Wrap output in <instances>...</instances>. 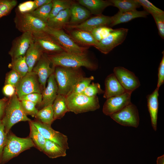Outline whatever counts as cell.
Listing matches in <instances>:
<instances>
[{
  "instance_id": "52a82bcc",
  "label": "cell",
  "mask_w": 164,
  "mask_h": 164,
  "mask_svg": "<svg viewBox=\"0 0 164 164\" xmlns=\"http://www.w3.org/2000/svg\"><path fill=\"white\" fill-rule=\"evenodd\" d=\"M45 32L53 37L66 52L81 54L87 52L88 49V47L79 46L63 29H54L47 26Z\"/></svg>"
},
{
  "instance_id": "484cf974",
  "label": "cell",
  "mask_w": 164,
  "mask_h": 164,
  "mask_svg": "<svg viewBox=\"0 0 164 164\" xmlns=\"http://www.w3.org/2000/svg\"><path fill=\"white\" fill-rule=\"evenodd\" d=\"M70 15V9L62 11L56 16L48 20L46 23L47 26L54 29H63L68 25Z\"/></svg>"
},
{
  "instance_id": "44dd1931",
  "label": "cell",
  "mask_w": 164,
  "mask_h": 164,
  "mask_svg": "<svg viewBox=\"0 0 164 164\" xmlns=\"http://www.w3.org/2000/svg\"><path fill=\"white\" fill-rule=\"evenodd\" d=\"M159 89L156 88L152 93L146 97L148 110L150 114L151 124L155 131L157 129V121L159 108Z\"/></svg>"
},
{
  "instance_id": "e575fe53",
  "label": "cell",
  "mask_w": 164,
  "mask_h": 164,
  "mask_svg": "<svg viewBox=\"0 0 164 164\" xmlns=\"http://www.w3.org/2000/svg\"><path fill=\"white\" fill-rule=\"evenodd\" d=\"M94 79L92 76L88 77H82L76 83L69 94L82 93Z\"/></svg>"
},
{
  "instance_id": "3957f363",
  "label": "cell",
  "mask_w": 164,
  "mask_h": 164,
  "mask_svg": "<svg viewBox=\"0 0 164 164\" xmlns=\"http://www.w3.org/2000/svg\"><path fill=\"white\" fill-rule=\"evenodd\" d=\"M32 147H35V146L29 137H19L10 131L7 134L1 164H5L22 152Z\"/></svg>"
},
{
  "instance_id": "f35d334b",
  "label": "cell",
  "mask_w": 164,
  "mask_h": 164,
  "mask_svg": "<svg viewBox=\"0 0 164 164\" xmlns=\"http://www.w3.org/2000/svg\"><path fill=\"white\" fill-rule=\"evenodd\" d=\"M22 107L26 114L35 117L38 109L36 107V104L34 103L27 100L20 101Z\"/></svg>"
},
{
  "instance_id": "ba28073f",
  "label": "cell",
  "mask_w": 164,
  "mask_h": 164,
  "mask_svg": "<svg viewBox=\"0 0 164 164\" xmlns=\"http://www.w3.org/2000/svg\"><path fill=\"white\" fill-rule=\"evenodd\" d=\"M110 116L116 122L124 126L136 128L139 125L138 109L136 106L132 102Z\"/></svg>"
},
{
  "instance_id": "5b68a950",
  "label": "cell",
  "mask_w": 164,
  "mask_h": 164,
  "mask_svg": "<svg viewBox=\"0 0 164 164\" xmlns=\"http://www.w3.org/2000/svg\"><path fill=\"white\" fill-rule=\"evenodd\" d=\"M69 111L75 114L94 111L100 107L98 97H89L81 94H70L66 97Z\"/></svg>"
},
{
  "instance_id": "83f0119b",
  "label": "cell",
  "mask_w": 164,
  "mask_h": 164,
  "mask_svg": "<svg viewBox=\"0 0 164 164\" xmlns=\"http://www.w3.org/2000/svg\"><path fill=\"white\" fill-rule=\"evenodd\" d=\"M54 120L61 119L69 112L66 102V97L58 94L52 104Z\"/></svg>"
},
{
  "instance_id": "e0dca14e",
  "label": "cell",
  "mask_w": 164,
  "mask_h": 164,
  "mask_svg": "<svg viewBox=\"0 0 164 164\" xmlns=\"http://www.w3.org/2000/svg\"><path fill=\"white\" fill-rule=\"evenodd\" d=\"M34 41L42 49L43 53L53 54L65 51L46 32L33 34Z\"/></svg>"
},
{
  "instance_id": "d4e9b609",
  "label": "cell",
  "mask_w": 164,
  "mask_h": 164,
  "mask_svg": "<svg viewBox=\"0 0 164 164\" xmlns=\"http://www.w3.org/2000/svg\"><path fill=\"white\" fill-rule=\"evenodd\" d=\"M39 45L34 41L30 45L25 55L26 62L29 67V72L32 70L43 53Z\"/></svg>"
},
{
  "instance_id": "1f68e13d",
  "label": "cell",
  "mask_w": 164,
  "mask_h": 164,
  "mask_svg": "<svg viewBox=\"0 0 164 164\" xmlns=\"http://www.w3.org/2000/svg\"><path fill=\"white\" fill-rule=\"evenodd\" d=\"M113 6L118 8L120 12L136 10L141 6L137 0H110Z\"/></svg>"
},
{
  "instance_id": "2e32d148",
  "label": "cell",
  "mask_w": 164,
  "mask_h": 164,
  "mask_svg": "<svg viewBox=\"0 0 164 164\" xmlns=\"http://www.w3.org/2000/svg\"><path fill=\"white\" fill-rule=\"evenodd\" d=\"M112 22V16L101 14L88 18L82 23L76 25H67L66 27L70 29H78L91 32L98 27H109Z\"/></svg>"
},
{
  "instance_id": "8fae6325",
  "label": "cell",
  "mask_w": 164,
  "mask_h": 164,
  "mask_svg": "<svg viewBox=\"0 0 164 164\" xmlns=\"http://www.w3.org/2000/svg\"><path fill=\"white\" fill-rule=\"evenodd\" d=\"M31 122L46 139L55 142L66 150L69 149L66 135L54 130L51 126L44 124L36 119L32 120Z\"/></svg>"
},
{
  "instance_id": "30bf717a",
  "label": "cell",
  "mask_w": 164,
  "mask_h": 164,
  "mask_svg": "<svg viewBox=\"0 0 164 164\" xmlns=\"http://www.w3.org/2000/svg\"><path fill=\"white\" fill-rule=\"evenodd\" d=\"M15 88L18 97L33 93L42 94L43 91L36 75L32 71L21 78Z\"/></svg>"
},
{
  "instance_id": "7c38bea8",
  "label": "cell",
  "mask_w": 164,
  "mask_h": 164,
  "mask_svg": "<svg viewBox=\"0 0 164 164\" xmlns=\"http://www.w3.org/2000/svg\"><path fill=\"white\" fill-rule=\"evenodd\" d=\"M113 72L126 92L132 94L140 85L139 80L134 73L123 67H114Z\"/></svg>"
},
{
  "instance_id": "5bb4252c",
  "label": "cell",
  "mask_w": 164,
  "mask_h": 164,
  "mask_svg": "<svg viewBox=\"0 0 164 164\" xmlns=\"http://www.w3.org/2000/svg\"><path fill=\"white\" fill-rule=\"evenodd\" d=\"M51 64L47 54L44 53L32 70L36 75L43 91L46 87L49 77L54 73L55 67L52 66L51 67Z\"/></svg>"
},
{
  "instance_id": "cb8c5ba5",
  "label": "cell",
  "mask_w": 164,
  "mask_h": 164,
  "mask_svg": "<svg viewBox=\"0 0 164 164\" xmlns=\"http://www.w3.org/2000/svg\"><path fill=\"white\" fill-rule=\"evenodd\" d=\"M73 29L70 32V36L77 44L88 47L94 46L97 43L91 32L78 29Z\"/></svg>"
},
{
  "instance_id": "681fc988",
  "label": "cell",
  "mask_w": 164,
  "mask_h": 164,
  "mask_svg": "<svg viewBox=\"0 0 164 164\" xmlns=\"http://www.w3.org/2000/svg\"><path fill=\"white\" fill-rule=\"evenodd\" d=\"M32 11H33L41 6L52 2V0H35Z\"/></svg>"
},
{
  "instance_id": "7402d4cb",
  "label": "cell",
  "mask_w": 164,
  "mask_h": 164,
  "mask_svg": "<svg viewBox=\"0 0 164 164\" xmlns=\"http://www.w3.org/2000/svg\"><path fill=\"white\" fill-rule=\"evenodd\" d=\"M149 13L146 11H138L137 10L126 12L118 11L112 16V22L110 27L118 24L128 22L139 17H145Z\"/></svg>"
},
{
  "instance_id": "ee69618b",
  "label": "cell",
  "mask_w": 164,
  "mask_h": 164,
  "mask_svg": "<svg viewBox=\"0 0 164 164\" xmlns=\"http://www.w3.org/2000/svg\"><path fill=\"white\" fill-rule=\"evenodd\" d=\"M7 134L5 131V127L1 120H0V164H1L3 151L5 146Z\"/></svg>"
},
{
  "instance_id": "d6a6232c",
  "label": "cell",
  "mask_w": 164,
  "mask_h": 164,
  "mask_svg": "<svg viewBox=\"0 0 164 164\" xmlns=\"http://www.w3.org/2000/svg\"><path fill=\"white\" fill-rule=\"evenodd\" d=\"M52 7L49 19L57 15L60 11L70 9L75 2L70 0H52Z\"/></svg>"
},
{
  "instance_id": "b9f144b4",
  "label": "cell",
  "mask_w": 164,
  "mask_h": 164,
  "mask_svg": "<svg viewBox=\"0 0 164 164\" xmlns=\"http://www.w3.org/2000/svg\"><path fill=\"white\" fill-rule=\"evenodd\" d=\"M20 100H27L35 103L38 107L40 105L42 101V94L33 93L23 95L18 97Z\"/></svg>"
},
{
  "instance_id": "7dc6e473",
  "label": "cell",
  "mask_w": 164,
  "mask_h": 164,
  "mask_svg": "<svg viewBox=\"0 0 164 164\" xmlns=\"http://www.w3.org/2000/svg\"><path fill=\"white\" fill-rule=\"evenodd\" d=\"M2 91L3 94L8 98L11 97L16 93L15 87L10 84H5Z\"/></svg>"
},
{
  "instance_id": "60d3db41",
  "label": "cell",
  "mask_w": 164,
  "mask_h": 164,
  "mask_svg": "<svg viewBox=\"0 0 164 164\" xmlns=\"http://www.w3.org/2000/svg\"><path fill=\"white\" fill-rule=\"evenodd\" d=\"M21 78L18 73L11 70L6 74L5 84H10L15 87Z\"/></svg>"
},
{
  "instance_id": "7bdbcfd3",
  "label": "cell",
  "mask_w": 164,
  "mask_h": 164,
  "mask_svg": "<svg viewBox=\"0 0 164 164\" xmlns=\"http://www.w3.org/2000/svg\"><path fill=\"white\" fill-rule=\"evenodd\" d=\"M156 24L159 34L163 39L164 38V13L152 15Z\"/></svg>"
},
{
  "instance_id": "4316f807",
  "label": "cell",
  "mask_w": 164,
  "mask_h": 164,
  "mask_svg": "<svg viewBox=\"0 0 164 164\" xmlns=\"http://www.w3.org/2000/svg\"><path fill=\"white\" fill-rule=\"evenodd\" d=\"M66 150L55 142L46 139L42 152L49 158L54 159L66 156Z\"/></svg>"
},
{
  "instance_id": "277c9868",
  "label": "cell",
  "mask_w": 164,
  "mask_h": 164,
  "mask_svg": "<svg viewBox=\"0 0 164 164\" xmlns=\"http://www.w3.org/2000/svg\"><path fill=\"white\" fill-rule=\"evenodd\" d=\"M31 120L25 113L16 93L11 97L9 98L4 115L1 120L6 134L10 131L12 126L18 122H29Z\"/></svg>"
},
{
  "instance_id": "f1b7e54d",
  "label": "cell",
  "mask_w": 164,
  "mask_h": 164,
  "mask_svg": "<svg viewBox=\"0 0 164 164\" xmlns=\"http://www.w3.org/2000/svg\"><path fill=\"white\" fill-rule=\"evenodd\" d=\"M52 104H49L39 110L35 117L36 119L44 124L51 126L54 121Z\"/></svg>"
},
{
  "instance_id": "f907efd6",
  "label": "cell",
  "mask_w": 164,
  "mask_h": 164,
  "mask_svg": "<svg viewBox=\"0 0 164 164\" xmlns=\"http://www.w3.org/2000/svg\"><path fill=\"white\" fill-rule=\"evenodd\" d=\"M157 164H164V155H163L157 158Z\"/></svg>"
},
{
  "instance_id": "d590c367",
  "label": "cell",
  "mask_w": 164,
  "mask_h": 164,
  "mask_svg": "<svg viewBox=\"0 0 164 164\" xmlns=\"http://www.w3.org/2000/svg\"><path fill=\"white\" fill-rule=\"evenodd\" d=\"M17 4L16 0H0V18L8 15Z\"/></svg>"
},
{
  "instance_id": "f546056e",
  "label": "cell",
  "mask_w": 164,
  "mask_h": 164,
  "mask_svg": "<svg viewBox=\"0 0 164 164\" xmlns=\"http://www.w3.org/2000/svg\"><path fill=\"white\" fill-rule=\"evenodd\" d=\"M8 67L18 73L21 78L29 72V67L26 60L25 56L12 60Z\"/></svg>"
},
{
  "instance_id": "ac0fdd59",
  "label": "cell",
  "mask_w": 164,
  "mask_h": 164,
  "mask_svg": "<svg viewBox=\"0 0 164 164\" xmlns=\"http://www.w3.org/2000/svg\"><path fill=\"white\" fill-rule=\"evenodd\" d=\"M47 85L42 93V101L38 110L49 104H53L58 94V86L54 73L47 80Z\"/></svg>"
},
{
  "instance_id": "74e56055",
  "label": "cell",
  "mask_w": 164,
  "mask_h": 164,
  "mask_svg": "<svg viewBox=\"0 0 164 164\" xmlns=\"http://www.w3.org/2000/svg\"><path fill=\"white\" fill-rule=\"evenodd\" d=\"M140 6L144 8L145 11L152 15L164 13V12L158 8L147 0H137Z\"/></svg>"
},
{
  "instance_id": "9a60e30c",
  "label": "cell",
  "mask_w": 164,
  "mask_h": 164,
  "mask_svg": "<svg viewBox=\"0 0 164 164\" xmlns=\"http://www.w3.org/2000/svg\"><path fill=\"white\" fill-rule=\"evenodd\" d=\"M131 93L123 94L107 99L103 105L102 111L105 115L110 116L120 111L131 103Z\"/></svg>"
},
{
  "instance_id": "c3c4849f",
  "label": "cell",
  "mask_w": 164,
  "mask_h": 164,
  "mask_svg": "<svg viewBox=\"0 0 164 164\" xmlns=\"http://www.w3.org/2000/svg\"><path fill=\"white\" fill-rule=\"evenodd\" d=\"M9 100V98L4 97L0 99V120L3 117L5 110Z\"/></svg>"
},
{
  "instance_id": "ffe728a7",
  "label": "cell",
  "mask_w": 164,
  "mask_h": 164,
  "mask_svg": "<svg viewBox=\"0 0 164 164\" xmlns=\"http://www.w3.org/2000/svg\"><path fill=\"white\" fill-rule=\"evenodd\" d=\"M70 9V15L69 25L80 24L89 18L91 14L87 9L75 2Z\"/></svg>"
},
{
  "instance_id": "8992f818",
  "label": "cell",
  "mask_w": 164,
  "mask_h": 164,
  "mask_svg": "<svg viewBox=\"0 0 164 164\" xmlns=\"http://www.w3.org/2000/svg\"><path fill=\"white\" fill-rule=\"evenodd\" d=\"M14 22L16 28L22 32H29L33 34L44 32L46 23L35 18L29 12L22 13L16 9Z\"/></svg>"
},
{
  "instance_id": "bcb514c9",
  "label": "cell",
  "mask_w": 164,
  "mask_h": 164,
  "mask_svg": "<svg viewBox=\"0 0 164 164\" xmlns=\"http://www.w3.org/2000/svg\"><path fill=\"white\" fill-rule=\"evenodd\" d=\"M34 5V1H29L20 3L16 8L22 13L29 12L32 11Z\"/></svg>"
},
{
  "instance_id": "8d00e7d4",
  "label": "cell",
  "mask_w": 164,
  "mask_h": 164,
  "mask_svg": "<svg viewBox=\"0 0 164 164\" xmlns=\"http://www.w3.org/2000/svg\"><path fill=\"white\" fill-rule=\"evenodd\" d=\"M113 30L109 27L103 26L94 29L91 32V33L95 40L98 43L107 37Z\"/></svg>"
},
{
  "instance_id": "4dcf8cb0",
  "label": "cell",
  "mask_w": 164,
  "mask_h": 164,
  "mask_svg": "<svg viewBox=\"0 0 164 164\" xmlns=\"http://www.w3.org/2000/svg\"><path fill=\"white\" fill-rule=\"evenodd\" d=\"M31 121H29L30 128L29 137L32 140L35 147L40 151L43 152L46 139L33 125Z\"/></svg>"
},
{
  "instance_id": "ab89813d",
  "label": "cell",
  "mask_w": 164,
  "mask_h": 164,
  "mask_svg": "<svg viewBox=\"0 0 164 164\" xmlns=\"http://www.w3.org/2000/svg\"><path fill=\"white\" fill-rule=\"evenodd\" d=\"M104 91L98 83L92 82L84 90L82 93L89 97L97 96V94L104 93Z\"/></svg>"
},
{
  "instance_id": "d6986e66",
  "label": "cell",
  "mask_w": 164,
  "mask_h": 164,
  "mask_svg": "<svg viewBox=\"0 0 164 164\" xmlns=\"http://www.w3.org/2000/svg\"><path fill=\"white\" fill-rule=\"evenodd\" d=\"M105 90L103 97L106 99L126 92L113 73L108 75L104 81Z\"/></svg>"
},
{
  "instance_id": "603a6c76",
  "label": "cell",
  "mask_w": 164,
  "mask_h": 164,
  "mask_svg": "<svg viewBox=\"0 0 164 164\" xmlns=\"http://www.w3.org/2000/svg\"><path fill=\"white\" fill-rule=\"evenodd\" d=\"M78 3L87 9L91 14L97 15L102 14L107 7L113 6L110 0H78Z\"/></svg>"
},
{
  "instance_id": "f6af8a7d",
  "label": "cell",
  "mask_w": 164,
  "mask_h": 164,
  "mask_svg": "<svg viewBox=\"0 0 164 164\" xmlns=\"http://www.w3.org/2000/svg\"><path fill=\"white\" fill-rule=\"evenodd\" d=\"M163 56L158 68V79L156 88L159 89L160 87L164 82V54Z\"/></svg>"
},
{
  "instance_id": "7a4b0ae2",
  "label": "cell",
  "mask_w": 164,
  "mask_h": 164,
  "mask_svg": "<svg viewBox=\"0 0 164 164\" xmlns=\"http://www.w3.org/2000/svg\"><path fill=\"white\" fill-rule=\"evenodd\" d=\"M54 74L58 86V94L66 97L79 80L84 76L81 68L57 66L55 67Z\"/></svg>"
},
{
  "instance_id": "836d02e7",
  "label": "cell",
  "mask_w": 164,
  "mask_h": 164,
  "mask_svg": "<svg viewBox=\"0 0 164 164\" xmlns=\"http://www.w3.org/2000/svg\"><path fill=\"white\" fill-rule=\"evenodd\" d=\"M52 7V3L51 2L29 13L35 18L46 23L49 20Z\"/></svg>"
},
{
  "instance_id": "6da1fadb",
  "label": "cell",
  "mask_w": 164,
  "mask_h": 164,
  "mask_svg": "<svg viewBox=\"0 0 164 164\" xmlns=\"http://www.w3.org/2000/svg\"><path fill=\"white\" fill-rule=\"evenodd\" d=\"M47 55L52 66L55 67L57 66L74 68L84 67L91 70H96L98 67L97 65L89 56L87 51L81 54L63 51Z\"/></svg>"
},
{
  "instance_id": "9c48e42d",
  "label": "cell",
  "mask_w": 164,
  "mask_h": 164,
  "mask_svg": "<svg viewBox=\"0 0 164 164\" xmlns=\"http://www.w3.org/2000/svg\"><path fill=\"white\" fill-rule=\"evenodd\" d=\"M128 31V29L124 28L114 29L107 37L98 42L94 47L101 53L107 54L124 41Z\"/></svg>"
},
{
  "instance_id": "4fadbf2b",
  "label": "cell",
  "mask_w": 164,
  "mask_h": 164,
  "mask_svg": "<svg viewBox=\"0 0 164 164\" xmlns=\"http://www.w3.org/2000/svg\"><path fill=\"white\" fill-rule=\"evenodd\" d=\"M34 41L33 34L29 32H23L15 38L12 42V45L8 53L12 60L24 56L31 44Z\"/></svg>"
}]
</instances>
